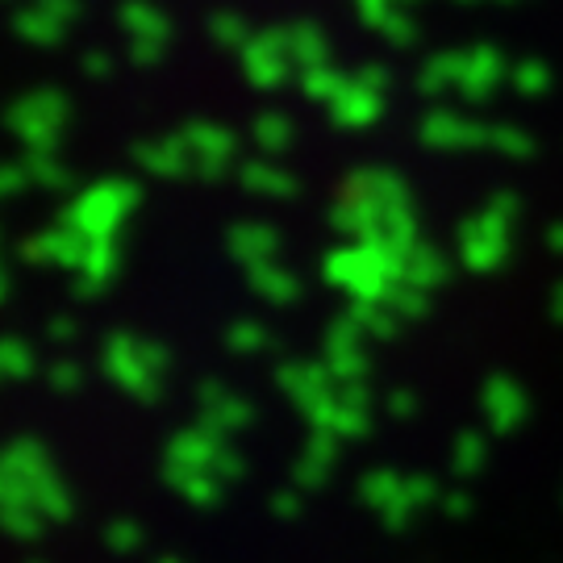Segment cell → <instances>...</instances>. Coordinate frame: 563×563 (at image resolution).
<instances>
[]
</instances>
